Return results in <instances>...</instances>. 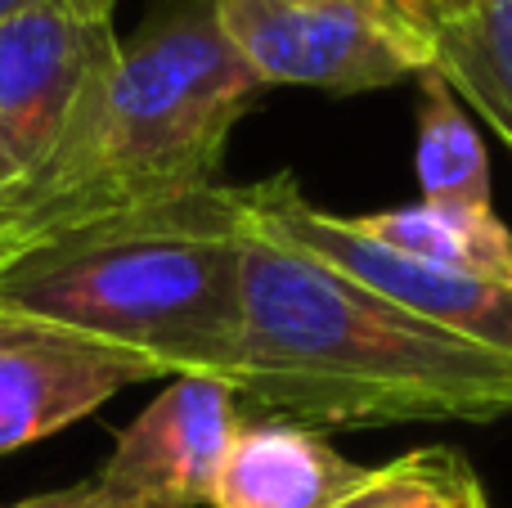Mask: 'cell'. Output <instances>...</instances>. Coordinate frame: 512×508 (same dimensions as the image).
Here are the masks:
<instances>
[{
	"instance_id": "9",
	"label": "cell",
	"mask_w": 512,
	"mask_h": 508,
	"mask_svg": "<svg viewBox=\"0 0 512 508\" xmlns=\"http://www.w3.org/2000/svg\"><path fill=\"white\" fill-rule=\"evenodd\" d=\"M360 477L324 432L261 414L239 423L207 508H333Z\"/></svg>"
},
{
	"instance_id": "4",
	"label": "cell",
	"mask_w": 512,
	"mask_h": 508,
	"mask_svg": "<svg viewBox=\"0 0 512 508\" xmlns=\"http://www.w3.org/2000/svg\"><path fill=\"white\" fill-rule=\"evenodd\" d=\"M216 18L261 90L369 95L436 68V18L400 0H216Z\"/></svg>"
},
{
	"instance_id": "5",
	"label": "cell",
	"mask_w": 512,
	"mask_h": 508,
	"mask_svg": "<svg viewBox=\"0 0 512 508\" xmlns=\"http://www.w3.org/2000/svg\"><path fill=\"white\" fill-rule=\"evenodd\" d=\"M248 198L270 216L279 230H288L301 248L324 257L328 266L355 275L382 293L387 302L441 324L468 342L495 347L512 356V284L490 275H468V270H445L432 261H418L409 252H396L387 243L369 239L355 225V216H337L328 207L310 203L301 185L279 171L270 180L248 185Z\"/></svg>"
},
{
	"instance_id": "13",
	"label": "cell",
	"mask_w": 512,
	"mask_h": 508,
	"mask_svg": "<svg viewBox=\"0 0 512 508\" xmlns=\"http://www.w3.org/2000/svg\"><path fill=\"white\" fill-rule=\"evenodd\" d=\"M333 508H490V500L463 450L423 446L382 468H364Z\"/></svg>"
},
{
	"instance_id": "10",
	"label": "cell",
	"mask_w": 512,
	"mask_h": 508,
	"mask_svg": "<svg viewBox=\"0 0 512 508\" xmlns=\"http://www.w3.org/2000/svg\"><path fill=\"white\" fill-rule=\"evenodd\" d=\"M355 225L369 239L387 243L396 252H409L418 261L512 284V234L495 216V207L490 212H468V207H436L418 198L409 207L355 216Z\"/></svg>"
},
{
	"instance_id": "3",
	"label": "cell",
	"mask_w": 512,
	"mask_h": 508,
	"mask_svg": "<svg viewBox=\"0 0 512 508\" xmlns=\"http://www.w3.org/2000/svg\"><path fill=\"white\" fill-rule=\"evenodd\" d=\"M256 95L216 0L162 5L122 41L50 162L5 194L0 261L68 225L225 185V149Z\"/></svg>"
},
{
	"instance_id": "7",
	"label": "cell",
	"mask_w": 512,
	"mask_h": 508,
	"mask_svg": "<svg viewBox=\"0 0 512 508\" xmlns=\"http://www.w3.org/2000/svg\"><path fill=\"white\" fill-rule=\"evenodd\" d=\"M243 423L234 387L171 378L122 432L90 482L108 508H207L221 459Z\"/></svg>"
},
{
	"instance_id": "6",
	"label": "cell",
	"mask_w": 512,
	"mask_h": 508,
	"mask_svg": "<svg viewBox=\"0 0 512 508\" xmlns=\"http://www.w3.org/2000/svg\"><path fill=\"white\" fill-rule=\"evenodd\" d=\"M117 50L113 18L72 0H41L0 23V149L14 158L18 180L50 162Z\"/></svg>"
},
{
	"instance_id": "19",
	"label": "cell",
	"mask_w": 512,
	"mask_h": 508,
	"mask_svg": "<svg viewBox=\"0 0 512 508\" xmlns=\"http://www.w3.org/2000/svg\"><path fill=\"white\" fill-rule=\"evenodd\" d=\"M400 5H409V9H418V14H427V18H436V9H432V0H400Z\"/></svg>"
},
{
	"instance_id": "8",
	"label": "cell",
	"mask_w": 512,
	"mask_h": 508,
	"mask_svg": "<svg viewBox=\"0 0 512 508\" xmlns=\"http://www.w3.org/2000/svg\"><path fill=\"white\" fill-rule=\"evenodd\" d=\"M131 383L140 374L108 351L0 320V455L72 428Z\"/></svg>"
},
{
	"instance_id": "12",
	"label": "cell",
	"mask_w": 512,
	"mask_h": 508,
	"mask_svg": "<svg viewBox=\"0 0 512 508\" xmlns=\"http://www.w3.org/2000/svg\"><path fill=\"white\" fill-rule=\"evenodd\" d=\"M436 72L512 153V0H468L436 23Z\"/></svg>"
},
{
	"instance_id": "14",
	"label": "cell",
	"mask_w": 512,
	"mask_h": 508,
	"mask_svg": "<svg viewBox=\"0 0 512 508\" xmlns=\"http://www.w3.org/2000/svg\"><path fill=\"white\" fill-rule=\"evenodd\" d=\"M9 508H108L99 500L95 482H77V486H63V491H45V495H32V500H18Z\"/></svg>"
},
{
	"instance_id": "17",
	"label": "cell",
	"mask_w": 512,
	"mask_h": 508,
	"mask_svg": "<svg viewBox=\"0 0 512 508\" xmlns=\"http://www.w3.org/2000/svg\"><path fill=\"white\" fill-rule=\"evenodd\" d=\"M77 9H86V14H95V18H113V9H117V0H72Z\"/></svg>"
},
{
	"instance_id": "11",
	"label": "cell",
	"mask_w": 512,
	"mask_h": 508,
	"mask_svg": "<svg viewBox=\"0 0 512 508\" xmlns=\"http://www.w3.org/2000/svg\"><path fill=\"white\" fill-rule=\"evenodd\" d=\"M418 189L423 203L436 207H468L490 212V153L481 144L477 126L468 122L463 99L436 68L418 72Z\"/></svg>"
},
{
	"instance_id": "16",
	"label": "cell",
	"mask_w": 512,
	"mask_h": 508,
	"mask_svg": "<svg viewBox=\"0 0 512 508\" xmlns=\"http://www.w3.org/2000/svg\"><path fill=\"white\" fill-rule=\"evenodd\" d=\"M436 9V23H445V18H459L463 9H468V0H432Z\"/></svg>"
},
{
	"instance_id": "1",
	"label": "cell",
	"mask_w": 512,
	"mask_h": 508,
	"mask_svg": "<svg viewBox=\"0 0 512 508\" xmlns=\"http://www.w3.org/2000/svg\"><path fill=\"white\" fill-rule=\"evenodd\" d=\"M243 333L234 396L301 428L512 419V356L468 342L270 221L239 185Z\"/></svg>"
},
{
	"instance_id": "2",
	"label": "cell",
	"mask_w": 512,
	"mask_h": 508,
	"mask_svg": "<svg viewBox=\"0 0 512 508\" xmlns=\"http://www.w3.org/2000/svg\"><path fill=\"white\" fill-rule=\"evenodd\" d=\"M0 320L77 338L153 378L234 387L243 333L239 185L68 225L0 261Z\"/></svg>"
},
{
	"instance_id": "18",
	"label": "cell",
	"mask_w": 512,
	"mask_h": 508,
	"mask_svg": "<svg viewBox=\"0 0 512 508\" xmlns=\"http://www.w3.org/2000/svg\"><path fill=\"white\" fill-rule=\"evenodd\" d=\"M32 5H41V0H0V23L14 18V14H23V9H32Z\"/></svg>"
},
{
	"instance_id": "15",
	"label": "cell",
	"mask_w": 512,
	"mask_h": 508,
	"mask_svg": "<svg viewBox=\"0 0 512 508\" xmlns=\"http://www.w3.org/2000/svg\"><path fill=\"white\" fill-rule=\"evenodd\" d=\"M14 185H18V167H14V158L0 149V203H5V194H9Z\"/></svg>"
}]
</instances>
